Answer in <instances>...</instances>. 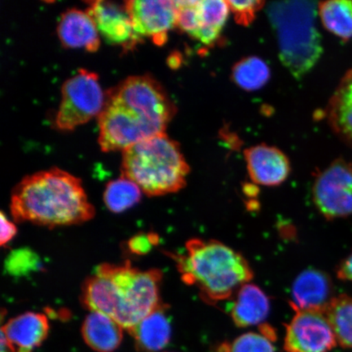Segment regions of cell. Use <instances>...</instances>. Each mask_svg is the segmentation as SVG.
Instances as JSON below:
<instances>
[{
    "mask_svg": "<svg viewBox=\"0 0 352 352\" xmlns=\"http://www.w3.org/2000/svg\"><path fill=\"white\" fill-rule=\"evenodd\" d=\"M337 342L324 312L296 311V315L286 325L285 352H329Z\"/></svg>",
    "mask_w": 352,
    "mask_h": 352,
    "instance_id": "9",
    "label": "cell"
},
{
    "mask_svg": "<svg viewBox=\"0 0 352 352\" xmlns=\"http://www.w3.org/2000/svg\"><path fill=\"white\" fill-rule=\"evenodd\" d=\"M39 258L30 249H19L12 252L6 262V270L12 276H23L30 271L38 270Z\"/></svg>",
    "mask_w": 352,
    "mask_h": 352,
    "instance_id": "26",
    "label": "cell"
},
{
    "mask_svg": "<svg viewBox=\"0 0 352 352\" xmlns=\"http://www.w3.org/2000/svg\"><path fill=\"white\" fill-rule=\"evenodd\" d=\"M337 276L342 280L352 281V252L340 263L337 268Z\"/></svg>",
    "mask_w": 352,
    "mask_h": 352,
    "instance_id": "31",
    "label": "cell"
},
{
    "mask_svg": "<svg viewBox=\"0 0 352 352\" xmlns=\"http://www.w3.org/2000/svg\"><path fill=\"white\" fill-rule=\"evenodd\" d=\"M271 76L270 69L261 58L249 56L239 61L232 70V78L241 89L254 91L265 86Z\"/></svg>",
    "mask_w": 352,
    "mask_h": 352,
    "instance_id": "23",
    "label": "cell"
},
{
    "mask_svg": "<svg viewBox=\"0 0 352 352\" xmlns=\"http://www.w3.org/2000/svg\"><path fill=\"white\" fill-rule=\"evenodd\" d=\"M222 352H276L270 338L258 333H246L231 344L222 346Z\"/></svg>",
    "mask_w": 352,
    "mask_h": 352,
    "instance_id": "25",
    "label": "cell"
},
{
    "mask_svg": "<svg viewBox=\"0 0 352 352\" xmlns=\"http://www.w3.org/2000/svg\"><path fill=\"white\" fill-rule=\"evenodd\" d=\"M290 306L296 311L324 312L333 299V283L324 272L309 268L294 281Z\"/></svg>",
    "mask_w": 352,
    "mask_h": 352,
    "instance_id": "13",
    "label": "cell"
},
{
    "mask_svg": "<svg viewBox=\"0 0 352 352\" xmlns=\"http://www.w3.org/2000/svg\"><path fill=\"white\" fill-rule=\"evenodd\" d=\"M16 227L15 224L8 219L6 214L1 213V239H0V243L4 246L10 242L11 240L16 234Z\"/></svg>",
    "mask_w": 352,
    "mask_h": 352,
    "instance_id": "30",
    "label": "cell"
},
{
    "mask_svg": "<svg viewBox=\"0 0 352 352\" xmlns=\"http://www.w3.org/2000/svg\"><path fill=\"white\" fill-rule=\"evenodd\" d=\"M57 34L63 45L69 48H83L94 52L100 47V37L94 19L87 11L70 8L61 15Z\"/></svg>",
    "mask_w": 352,
    "mask_h": 352,
    "instance_id": "15",
    "label": "cell"
},
{
    "mask_svg": "<svg viewBox=\"0 0 352 352\" xmlns=\"http://www.w3.org/2000/svg\"><path fill=\"white\" fill-rule=\"evenodd\" d=\"M318 8L325 29L343 41L352 38V1L331 0L320 2Z\"/></svg>",
    "mask_w": 352,
    "mask_h": 352,
    "instance_id": "21",
    "label": "cell"
},
{
    "mask_svg": "<svg viewBox=\"0 0 352 352\" xmlns=\"http://www.w3.org/2000/svg\"><path fill=\"white\" fill-rule=\"evenodd\" d=\"M173 256L184 283L195 286L208 305L234 296L254 277L243 255L217 240H189L186 253Z\"/></svg>",
    "mask_w": 352,
    "mask_h": 352,
    "instance_id": "4",
    "label": "cell"
},
{
    "mask_svg": "<svg viewBox=\"0 0 352 352\" xmlns=\"http://www.w3.org/2000/svg\"><path fill=\"white\" fill-rule=\"evenodd\" d=\"M176 3H177V16H176L175 26H177L182 32L195 38L200 28L198 1H176Z\"/></svg>",
    "mask_w": 352,
    "mask_h": 352,
    "instance_id": "27",
    "label": "cell"
},
{
    "mask_svg": "<svg viewBox=\"0 0 352 352\" xmlns=\"http://www.w3.org/2000/svg\"><path fill=\"white\" fill-rule=\"evenodd\" d=\"M142 190L131 180L121 176L109 182L104 193V201L109 210L121 213L138 204L142 198Z\"/></svg>",
    "mask_w": 352,
    "mask_h": 352,
    "instance_id": "24",
    "label": "cell"
},
{
    "mask_svg": "<svg viewBox=\"0 0 352 352\" xmlns=\"http://www.w3.org/2000/svg\"><path fill=\"white\" fill-rule=\"evenodd\" d=\"M134 32L142 39L151 38L156 45L167 41V34L176 25L177 3L167 0H129L124 2Z\"/></svg>",
    "mask_w": 352,
    "mask_h": 352,
    "instance_id": "10",
    "label": "cell"
},
{
    "mask_svg": "<svg viewBox=\"0 0 352 352\" xmlns=\"http://www.w3.org/2000/svg\"><path fill=\"white\" fill-rule=\"evenodd\" d=\"M200 28L195 38L205 45H212L218 41L230 15L228 1L202 0L198 1Z\"/></svg>",
    "mask_w": 352,
    "mask_h": 352,
    "instance_id": "20",
    "label": "cell"
},
{
    "mask_svg": "<svg viewBox=\"0 0 352 352\" xmlns=\"http://www.w3.org/2000/svg\"><path fill=\"white\" fill-rule=\"evenodd\" d=\"M122 328L116 320L98 311H91L82 324L83 340L98 352H113L120 346Z\"/></svg>",
    "mask_w": 352,
    "mask_h": 352,
    "instance_id": "18",
    "label": "cell"
},
{
    "mask_svg": "<svg viewBox=\"0 0 352 352\" xmlns=\"http://www.w3.org/2000/svg\"><path fill=\"white\" fill-rule=\"evenodd\" d=\"M55 124L60 131H72L100 116L105 98L98 74L80 69L64 82Z\"/></svg>",
    "mask_w": 352,
    "mask_h": 352,
    "instance_id": "7",
    "label": "cell"
},
{
    "mask_svg": "<svg viewBox=\"0 0 352 352\" xmlns=\"http://www.w3.org/2000/svg\"><path fill=\"white\" fill-rule=\"evenodd\" d=\"M316 13V3L308 1L275 2L267 8L280 60L296 78L310 72L322 54Z\"/></svg>",
    "mask_w": 352,
    "mask_h": 352,
    "instance_id": "6",
    "label": "cell"
},
{
    "mask_svg": "<svg viewBox=\"0 0 352 352\" xmlns=\"http://www.w3.org/2000/svg\"><path fill=\"white\" fill-rule=\"evenodd\" d=\"M250 178L259 186H280L289 177L290 164L280 149L266 144L255 145L245 151Z\"/></svg>",
    "mask_w": 352,
    "mask_h": 352,
    "instance_id": "12",
    "label": "cell"
},
{
    "mask_svg": "<svg viewBox=\"0 0 352 352\" xmlns=\"http://www.w3.org/2000/svg\"><path fill=\"white\" fill-rule=\"evenodd\" d=\"M230 316L239 328L254 327L263 322L270 311V300L256 285L248 283L235 294Z\"/></svg>",
    "mask_w": 352,
    "mask_h": 352,
    "instance_id": "16",
    "label": "cell"
},
{
    "mask_svg": "<svg viewBox=\"0 0 352 352\" xmlns=\"http://www.w3.org/2000/svg\"><path fill=\"white\" fill-rule=\"evenodd\" d=\"M338 343L352 349V298L342 294L334 297L324 311Z\"/></svg>",
    "mask_w": 352,
    "mask_h": 352,
    "instance_id": "22",
    "label": "cell"
},
{
    "mask_svg": "<svg viewBox=\"0 0 352 352\" xmlns=\"http://www.w3.org/2000/svg\"><path fill=\"white\" fill-rule=\"evenodd\" d=\"M189 166L179 145L162 133L122 151V175L144 195L164 196L186 186Z\"/></svg>",
    "mask_w": 352,
    "mask_h": 352,
    "instance_id": "5",
    "label": "cell"
},
{
    "mask_svg": "<svg viewBox=\"0 0 352 352\" xmlns=\"http://www.w3.org/2000/svg\"><path fill=\"white\" fill-rule=\"evenodd\" d=\"M175 107L164 88L148 76H131L108 91L99 116L104 152L122 151L165 133Z\"/></svg>",
    "mask_w": 352,
    "mask_h": 352,
    "instance_id": "1",
    "label": "cell"
},
{
    "mask_svg": "<svg viewBox=\"0 0 352 352\" xmlns=\"http://www.w3.org/2000/svg\"><path fill=\"white\" fill-rule=\"evenodd\" d=\"M314 205L325 219L352 214V165L338 160L318 175L312 188Z\"/></svg>",
    "mask_w": 352,
    "mask_h": 352,
    "instance_id": "8",
    "label": "cell"
},
{
    "mask_svg": "<svg viewBox=\"0 0 352 352\" xmlns=\"http://www.w3.org/2000/svg\"><path fill=\"white\" fill-rule=\"evenodd\" d=\"M327 117L338 138L352 146V69L342 78L330 100Z\"/></svg>",
    "mask_w": 352,
    "mask_h": 352,
    "instance_id": "19",
    "label": "cell"
},
{
    "mask_svg": "<svg viewBox=\"0 0 352 352\" xmlns=\"http://www.w3.org/2000/svg\"><path fill=\"white\" fill-rule=\"evenodd\" d=\"M1 352H15L10 342L8 341L3 333H1Z\"/></svg>",
    "mask_w": 352,
    "mask_h": 352,
    "instance_id": "32",
    "label": "cell"
},
{
    "mask_svg": "<svg viewBox=\"0 0 352 352\" xmlns=\"http://www.w3.org/2000/svg\"><path fill=\"white\" fill-rule=\"evenodd\" d=\"M136 346L144 352H157L166 347L171 337L170 321L166 307L162 305L129 331Z\"/></svg>",
    "mask_w": 352,
    "mask_h": 352,
    "instance_id": "17",
    "label": "cell"
},
{
    "mask_svg": "<svg viewBox=\"0 0 352 352\" xmlns=\"http://www.w3.org/2000/svg\"><path fill=\"white\" fill-rule=\"evenodd\" d=\"M157 241L158 236L156 234H138L132 237L129 242V246L132 253L145 254L151 252Z\"/></svg>",
    "mask_w": 352,
    "mask_h": 352,
    "instance_id": "29",
    "label": "cell"
},
{
    "mask_svg": "<svg viewBox=\"0 0 352 352\" xmlns=\"http://www.w3.org/2000/svg\"><path fill=\"white\" fill-rule=\"evenodd\" d=\"M50 332L45 315L25 312L8 320L1 329L15 352H33L41 346Z\"/></svg>",
    "mask_w": 352,
    "mask_h": 352,
    "instance_id": "14",
    "label": "cell"
},
{
    "mask_svg": "<svg viewBox=\"0 0 352 352\" xmlns=\"http://www.w3.org/2000/svg\"><path fill=\"white\" fill-rule=\"evenodd\" d=\"M87 12L94 19L99 34L107 42L132 50L142 42L134 32L133 25L125 4L96 0L87 2Z\"/></svg>",
    "mask_w": 352,
    "mask_h": 352,
    "instance_id": "11",
    "label": "cell"
},
{
    "mask_svg": "<svg viewBox=\"0 0 352 352\" xmlns=\"http://www.w3.org/2000/svg\"><path fill=\"white\" fill-rule=\"evenodd\" d=\"M160 270L142 271L129 262L122 265L103 263L86 280L82 301L91 311H98L131 331L162 305Z\"/></svg>",
    "mask_w": 352,
    "mask_h": 352,
    "instance_id": "2",
    "label": "cell"
},
{
    "mask_svg": "<svg viewBox=\"0 0 352 352\" xmlns=\"http://www.w3.org/2000/svg\"><path fill=\"white\" fill-rule=\"evenodd\" d=\"M228 3L237 23L243 26H248L252 23L258 11L261 10L264 6V2L258 0L228 1Z\"/></svg>",
    "mask_w": 352,
    "mask_h": 352,
    "instance_id": "28",
    "label": "cell"
},
{
    "mask_svg": "<svg viewBox=\"0 0 352 352\" xmlns=\"http://www.w3.org/2000/svg\"><path fill=\"white\" fill-rule=\"evenodd\" d=\"M10 210L16 222L48 228L74 226L95 215L81 180L58 168L22 179L13 189Z\"/></svg>",
    "mask_w": 352,
    "mask_h": 352,
    "instance_id": "3",
    "label": "cell"
}]
</instances>
